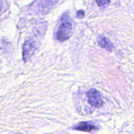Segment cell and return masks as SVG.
<instances>
[{
    "label": "cell",
    "mask_w": 134,
    "mask_h": 134,
    "mask_svg": "<svg viewBox=\"0 0 134 134\" xmlns=\"http://www.w3.org/2000/svg\"><path fill=\"white\" fill-rule=\"evenodd\" d=\"M73 33V26L69 21H62L58 29L56 38L60 42L68 40L71 36Z\"/></svg>",
    "instance_id": "cell-1"
},
{
    "label": "cell",
    "mask_w": 134,
    "mask_h": 134,
    "mask_svg": "<svg viewBox=\"0 0 134 134\" xmlns=\"http://www.w3.org/2000/svg\"><path fill=\"white\" fill-rule=\"evenodd\" d=\"M88 102L93 107L100 108L103 105V99L100 93L96 89H90L86 94Z\"/></svg>",
    "instance_id": "cell-2"
},
{
    "label": "cell",
    "mask_w": 134,
    "mask_h": 134,
    "mask_svg": "<svg viewBox=\"0 0 134 134\" xmlns=\"http://www.w3.org/2000/svg\"><path fill=\"white\" fill-rule=\"evenodd\" d=\"M35 51V43L31 40H27L25 42L23 46V60L27 62L34 54Z\"/></svg>",
    "instance_id": "cell-3"
},
{
    "label": "cell",
    "mask_w": 134,
    "mask_h": 134,
    "mask_svg": "<svg viewBox=\"0 0 134 134\" xmlns=\"http://www.w3.org/2000/svg\"><path fill=\"white\" fill-rule=\"evenodd\" d=\"M73 129L82 132H90L98 130V127L96 126L91 122H82L73 127Z\"/></svg>",
    "instance_id": "cell-4"
},
{
    "label": "cell",
    "mask_w": 134,
    "mask_h": 134,
    "mask_svg": "<svg viewBox=\"0 0 134 134\" xmlns=\"http://www.w3.org/2000/svg\"><path fill=\"white\" fill-rule=\"evenodd\" d=\"M98 44L102 48H105L109 52H112L114 48V46L113 43L109 40L107 38L104 36H100L98 39Z\"/></svg>",
    "instance_id": "cell-5"
},
{
    "label": "cell",
    "mask_w": 134,
    "mask_h": 134,
    "mask_svg": "<svg viewBox=\"0 0 134 134\" xmlns=\"http://www.w3.org/2000/svg\"><path fill=\"white\" fill-rule=\"evenodd\" d=\"M110 1H96L98 5L101 7H105L108 5V4L110 3Z\"/></svg>",
    "instance_id": "cell-6"
},
{
    "label": "cell",
    "mask_w": 134,
    "mask_h": 134,
    "mask_svg": "<svg viewBox=\"0 0 134 134\" xmlns=\"http://www.w3.org/2000/svg\"><path fill=\"white\" fill-rule=\"evenodd\" d=\"M85 16V11L83 10H79L77 12V17L78 18H82Z\"/></svg>",
    "instance_id": "cell-7"
},
{
    "label": "cell",
    "mask_w": 134,
    "mask_h": 134,
    "mask_svg": "<svg viewBox=\"0 0 134 134\" xmlns=\"http://www.w3.org/2000/svg\"><path fill=\"white\" fill-rule=\"evenodd\" d=\"M0 9H1V7H0Z\"/></svg>",
    "instance_id": "cell-8"
}]
</instances>
